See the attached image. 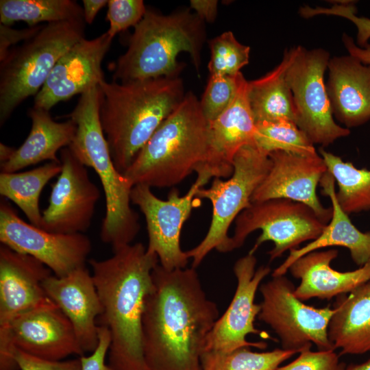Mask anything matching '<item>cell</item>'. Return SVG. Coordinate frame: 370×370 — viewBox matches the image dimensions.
Instances as JSON below:
<instances>
[{
	"mask_svg": "<svg viewBox=\"0 0 370 370\" xmlns=\"http://www.w3.org/2000/svg\"><path fill=\"white\" fill-rule=\"evenodd\" d=\"M143 317L147 370H201L207 337L219 318L196 269L168 270L158 263Z\"/></svg>",
	"mask_w": 370,
	"mask_h": 370,
	"instance_id": "obj_1",
	"label": "cell"
},
{
	"mask_svg": "<svg viewBox=\"0 0 370 370\" xmlns=\"http://www.w3.org/2000/svg\"><path fill=\"white\" fill-rule=\"evenodd\" d=\"M88 262L103 308L98 325L110 334L108 365L112 370H147L143 317L158 256L136 243L113 251L108 258Z\"/></svg>",
	"mask_w": 370,
	"mask_h": 370,
	"instance_id": "obj_2",
	"label": "cell"
},
{
	"mask_svg": "<svg viewBox=\"0 0 370 370\" xmlns=\"http://www.w3.org/2000/svg\"><path fill=\"white\" fill-rule=\"evenodd\" d=\"M99 121L112 160L124 173L161 123L184 98L178 77L99 85Z\"/></svg>",
	"mask_w": 370,
	"mask_h": 370,
	"instance_id": "obj_3",
	"label": "cell"
},
{
	"mask_svg": "<svg viewBox=\"0 0 370 370\" xmlns=\"http://www.w3.org/2000/svg\"><path fill=\"white\" fill-rule=\"evenodd\" d=\"M100 90L95 86L80 95L69 115L76 125V132L69 147L78 160L93 169L103 187L106 213L100 231L101 240L114 251L130 245L140 225L131 207L133 184L116 168L99 121Z\"/></svg>",
	"mask_w": 370,
	"mask_h": 370,
	"instance_id": "obj_4",
	"label": "cell"
},
{
	"mask_svg": "<svg viewBox=\"0 0 370 370\" xmlns=\"http://www.w3.org/2000/svg\"><path fill=\"white\" fill-rule=\"evenodd\" d=\"M208 125L199 101L191 92L161 123L123 175L133 186H173L204 160Z\"/></svg>",
	"mask_w": 370,
	"mask_h": 370,
	"instance_id": "obj_5",
	"label": "cell"
},
{
	"mask_svg": "<svg viewBox=\"0 0 370 370\" xmlns=\"http://www.w3.org/2000/svg\"><path fill=\"white\" fill-rule=\"evenodd\" d=\"M204 21L190 10L164 15L147 10L134 27L125 53L114 66V82L178 77L183 66L177 58L186 52L197 71L205 40Z\"/></svg>",
	"mask_w": 370,
	"mask_h": 370,
	"instance_id": "obj_6",
	"label": "cell"
},
{
	"mask_svg": "<svg viewBox=\"0 0 370 370\" xmlns=\"http://www.w3.org/2000/svg\"><path fill=\"white\" fill-rule=\"evenodd\" d=\"M85 21L49 23L10 49L0 61V124L27 98L36 96L59 59L84 38Z\"/></svg>",
	"mask_w": 370,
	"mask_h": 370,
	"instance_id": "obj_7",
	"label": "cell"
},
{
	"mask_svg": "<svg viewBox=\"0 0 370 370\" xmlns=\"http://www.w3.org/2000/svg\"><path fill=\"white\" fill-rule=\"evenodd\" d=\"M271 166L268 155L255 144L242 147L233 160L234 171L227 180L214 178L207 188H200L196 194L208 199L212 206L210 225L204 239L186 251L196 269L213 249L221 253L232 251L229 228L236 217L251 204V197L267 175Z\"/></svg>",
	"mask_w": 370,
	"mask_h": 370,
	"instance_id": "obj_8",
	"label": "cell"
},
{
	"mask_svg": "<svg viewBox=\"0 0 370 370\" xmlns=\"http://www.w3.org/2000/svg\"><path fill=\"white\" fill-rule=\"evenodd\" d=\"M286 77L292 91L295 123L314 145L326 147L348 136V128L337 124L326 90L324 75L330 59L322 49L302 46L288 49Z\"/></svg>",
	"mask_w": 370,
	"mask_h": 370,
	"instance_id": "obj_9",
	"label": "cell"
},
{
	"mask_svg": "<svg viewBox=\"0 0 370 370\" xmlns=\"http://www.w3.org/2000/svg\"><path fill=\"white\" fill-rule=\"evenodd\" d=\"M295 289L284 275L262 283L258 319L274 331L283 349L299 353L314 345L319 350H335L328 337L334 308L308 306L295 296Z\"/></svg>",
	"mask_w": 370,
	"mask_h": 370,
	"instance_id": "obj_10",
	"label": "cell"
},
{
	"mask_svg": "<svg viewBox=\"0 0 370 370\" xmlns=\"http://www.w3.org/2000/svg\"><path fill=\"white\" fill-rule=\"evenodd\" d=\"M234 221L232 251L241 247L251 232L260 230L249 254H254L262 243L271 241L274 247L268 252L270 262L306 241H314L326 225L308 206L282 198L251 202Z\"/></svg>",
	"mask_w": 370,
	"mask_h": 370,
	"instance_id": "obj_11",
	"label": "cell"
},
{
	"mask_svg": "<svg viewBox=\"0 0 370 370\" xmlns=\"http://www.w3.org/2000/svg\"><path fill=\"white\" fill-rule=\"evenodd\" d=\"M14 348L49 360L84 353L71 323L56 304L17 315L0 327V367L16 364Z\"/></svg>",
	"mask_w": 370,
	"mask_h": 370,
	"instance_id": "obj_12",
	"label": "cell"
},
{
	"mask_svg": "<svg viewBox=\"0 0 370 370\" xmlns=\"http://www.w3.org/2000/svg\"><path fill=\"white\" fill-rule=\"evenodd\" d=\"M0 241L35 258L58 277L86 267L92 250L91 241L84 233H52L27 223L5 199L0 202Z\"/></svg>",
	"mask_w": 370,
	"mask_h": 370,
	"instance_id": "obj_13",
	"label": "cell"
},
{
	"mask_svg": "<svg viewBox=\"0 0 370 370\" xmlns=\"http://www.w3.org/2000/svg\"><path fill=\"white\" fill-rule=\"evenodd\" d=\"M200 188L203 187L195 182L184 195L174 188L166 199L158 198L144 184L135 185L132 189L131 202L139 208L146 221L147 249L156 254L160 264L168 270L184 269L188 264L189 258L181 248L180 235L192 209L201 204L196 197Z\"/></svg>",
	"mask_w": 370,
	"mask_h": 370,
	"instance_id": "obj_14",
	"label": "cell"
},
{
	"mask_svg": "<svg viewBox=\"0 0 370 370\" xmlns=\"http://www.w3.org/2000/svg\"><path fill=\"white\" fill-rule=\"evenodd\" d=\"M256 263L254 254L249 253L235 262L233 267L237 280L235 293L227 310L208 334L204 352H227L244 347L263 350L267 347L266 342L247 340L249 334L271 338L267 332L254 326L260 310V304L254 302L256 293L263 279L271 271L269 266H260L256 269Z\"/></svg>",
	"mask_w": 370,
	"mask_h": 370,
	"instance_id": "obj_15",
	"label": "cell"
},
{
	"mask_svg": "<svg viewBox=\"0 0 370 370\" xmlns=\"http://www.w3.org/2000/svg\"><path fill=\"white\" fill-rule=\"evenodd\" d=\"M60 160L62 171L51 186L40 228L57 234L84 233L91 225L100 190L69 147L60 150Z\"/></svg>",
	"mask_w": 370,
	"mask_h": 370,
	"instance_id": "obj_16",
	"label": "cell"
},
{
	"mask_svg": "<svg viewBox=\"0 0 370 370\" xmlns=\"http://www.w3.org/2000/svg\"><path fill=\"white\" fill-rule=\"evenodd\" d=\"M270 169L254 191L251 202L271 199H288L310 207L325 224L332 216V208H325L317 195V187L327 166L321 156L298 154L284 151L270 153Z\"/></svg>",
	"mask_w": 370,
	"mask_h": 370,
	"instance_id": "obj_17",
	"label": "cell"
},
{
	"mask_svg": "<svg viewBox=\"0 0 370 370\" xmlns=\"http://www.w3.org/2000/svg\"><path fill=\"white\" fill-rule=\"evenodd\" d=\"M112 40L105 32L73 45L56 64L35 96L33 107L49 111L57 103L99 86L104 80L102 62Z\"/></svg>",
	"mask_w": 370,
	"mask_h": 370,
	"instance_id": "obj_18",
	"label": "cell"
},
{
	"mask_svg": "<svg viewBox=\"0 0 370 370\" xmlns=\"http://www.w3.org/2000/svg\"><path fill=\"white\" fill-rule=\"evenodd\" d=\"M247 82L243 78L232 103L209 122L207 153L195 171V181L202 186L211 178L230 177L235 155L244 146L255 144L256 124L248 102Z\"/></svg>",
	"mask_w": 370,
	"mask_h": 370,
	"instance_id": "obj_19",
	"label": "cell"
},
{
	"mask_svg": "<svg viewBox=\"0 0 370 370\" xmlns=\"http://www.w3.org/2000/svg\"><path fill=\"white\" fill-rule=\"evenodd\" d=\"M51 271L35 258L0 246V327L14 317L55 304L47 295L43 281Z\"/></svg>",
	"mask_w": 370,
	"mask_h": 370,
	"instance_id": "obj_20",
	"label": "cell"
},
{
	"mask_svg": "<svg viewBox=\"0 0 370 370\" xmlns=\"http://www.w3.org/2000/svg\"><path fill=\"white\" fill-rule=\"evenodd\" d=\"M42 287L71 323L84 352H92L99 343L97 320L103 308L92 273L84 267L63 277L51 274Z\"/></svg>",
	"mask_w": 370,
	"mask_h": 370,
	"instance_id": "obj_21",
	"label": "cell"
},
{
	"mask_svg": "<svg viewBox=\"0 0 370 370\" xmlns=\"http://www.w3.org/2000/svg\"><path fill=\"white\" fill-rule=\"evenodd\" d=\"M325 83L333 115L346 128L370 120V66L352 56L330 58Z\"/></svg>",
	"mask_w": 370,
	"mask_h": 370,
	"instance_id": "obj_22",
	"label": "cell"
},
{
	"mask_svg": "<svg viewBox=\"0 0 370 370\" xmlns=\"http://www.w3.org/2000/svg\"><path fill=\"white\" fill-rule=\"evenodd\" d=\"M336 249L317 250L301 256L289 267L291 275L300 280L295 295L301 301L312 298L330 300L347 294L370 280V261L356 270L338 271L331 262L338 256Z\"/></svg>",
	"mask_w": 370,
	"mask_h": 370,
	"instance_id": "obj_23",
	"label": "cell"
},
{
	"mask_svg": "<svg viewBox=\"0 0 370 370\" xmlns=\"http://www.w3.org/2000/svg\"><path fill=\"white\" fill-rule=\"evenodd\" d=\"M334 182L332 175L327 171L319 183L322 193L327 195L332 203L330 221L316 239L301 248L291 250L284 261L273 271L271 276L284 275L298 258L310 252L332 246L347 248L353 261L359 267L370 261V232L360 231L341 208L336 199Z\"/></svg>",
	"mask_w": 370,
	"mask_h": 370,
	"instance_id": "obj_24",
	"label": "cell"
},
{
	"mask_svg": "<svg viewBox=\"0 0 370 370\" xmlns=\"http://www.w3.org/2000/svg\"><path fill=\"white\" fill-rule=\"evenodd\" d=\"M32 121L30 132L12 156L1 164L2 173H15L40 162H60L58 151L72 143L76 125L71 119L56 122L49 111L33 107L28 112Z\"/></svg>",
	"mask_w": 370,
	"mask_h": 370,
	"instance_id": "obj_25",
	"label": "cell"
},
{
	"mask_svg": "<svg viewBox=\"0 0 370 370\" xmlns=\"http://www.w3.org/2000/svg\"><path fill=\"white\" fill-rule=\"evenodd\" d=\"M328 337L341 354L370 352V280L336 297Z\"/></svg>",
	"mask_w": 370,
	"mask_h": 370,
	"instance_id": "obj_26",
	"label": "cell"
},
{
	"mask_svg": "<svg viewBox=\"0 0 370 370\" xmlns=\"http://www.w3.org/2000/svg\"><path fill=\"white\" fill-rule=\"evenodd\" d=\"M289 58V51L286 50L282 61L273 70L247 82V99L256 124L281 119L295 123L293 94L286 77Z\"/></svg>",
	"mask_w": 370,
	"mask_h": 370,
	"instance_id": "obj_27",
	"label": "cell"
},
{
	"mask_svg": "<svg viewBox=\"0 0 370 370\" xmlns=\"http://www.w3.org/2000/svg\"><path fill=\"white\" fill-rule=\"evenodd\" d=\"M62 171L61 162H49L37 168L0 174V195L14 202L29 223L41 227L42 213L39 199L45 185Z\"/></svg>",
	"mask_w": 370,
	"mask_h": 370,
	"instance_id": "obj_28",
	"label": "cell"
},
{
	"mask_svg": "<svg viewBox=\"0 0 370 370\" xmlns=\"http://www.w3.org/2000/svg\"><path fill=\"white\" fill-rule=\"evenodd\" d=\"M84 21L83 8L73 0H1V24L18 21L29 27L62 21Z\"/></svg>",
	"mask_w": 370,
	"mask_h": 370,
	"instance_id": "obj_29",
	"label": "cell"
},
{
	"mask_svg": "<svg viewBox=\"0 0 370 370\" xmlns=\"http://www.w3.org/2000/svg\"><path fill=\"white\" fill-rule=\"evenodd\" d=\"M328 171L338 185L336 196L338 202L348 215L370 210V171L358 169L339 156L319 149Z\"/></svg>",
	"mask_w": 370,
	"mask_h": 370,
	"instance_id": "obj_30",
	"label": "cell"
},
{
	"mask_svg": "<svg viewBox=\"0 0 370 370\" xmlns=\"http://www.w3.org/2000/svg\"><path fill=\"white\" fill-rule=\"evenodd\" d=\"M295 354L283 349L257 352L248 347L227 352L206 351L201 356V370H277Z\"/></svg>",
	"mask_w": 370,
	"mask_h": 370,
	"instance_id": "obj_31",
	"label": "cell"
},
{
	"mask_svg": "<svg viewBox=\"0 0 370 370\" xmlns=\"http://www.w3.org/2000/svg\"><path fill=\"white\" fill-rule=\"evenodd\" d=\"M256 146L264 153L275 151L310 155L317 153L314 144L296 123L281 119L256 123Z\"/></svg>",
	"mask_w": 370,
	"mask_h": 370,
	"instance_id": "obj_32",
	"label": "cell"
},
{
	"mask_svg": "<svg viewBox=\"0 0 370 370\" xmlns=\"http://www.w3.org/2000/svg\"><path fill=\"white\" fill-rule=\"evenodd\" d=\"M210 75L234 76L249 63L250 47L239 42L230 31L209 41Z\"/></svg>",
	"mask_w": 370,
	"mask_h": 370,
	"instance_id": "obj_33",
	"label": "cell"
},
{
	"mask_svg": "<svg viewBox=\"0 0 370 370\" xmlns=\"http://www.w3.org/2000/svg\"><path fill=\"white\" fill-rule=\"evenodd\" d=\"M244 77L236 75H210L199 101L201 110L208 122L216 119L232 103Z\"/></svg>",
	"mask_w": 370,
	"mask_h": 370,
	"instance_id": "obj_34",
	"label": "cell"
},
{
	"mask_svg": "<svg viewBox=\"0 0 370 370\" xmlns=\"http://www.w3.org/2000/svg\"><path fill=\"white\" fill-rule=\"evenodd\" d=\"M106 18L110 23L106 32L111 38L131 27H135L147 12L142 0H108Z\"/></svg>",
	"mask_w": 370,
	"mask_h": 370,
	"instance_id": "obj_35",
	"label": "cell"
},
{
	"mask_svg": "<svg viewBox=\"0 0 370 370\" xmlns=\"http://www.w3.org/2000/svg\"><path fill=\"white\" fill-rule=\"evenodd\" d=\"M356 8L353 3L347 5L335 4L331 8H310L304 6L300 8L299 13L304 18L317 15H333L345 18L352 21L357 29V45L363 47L370 39V18L360 17L355 14Z\"/></svg>",
	"mask_w": 370,
	"mask_h": 370,
	"instance_id": "obj_36",
	"label": "cell"
},
{
	"mask_svg": "<svg viewBox=\"0 0 370 370\" xmlns=\"http://www.w3.org/2000/svg\"><path fill=\"white\" fill-rule=\"evenodd\" d=\"M310 349L301 351L294 360L277 370H346V365L340 361L335 350Z\"/></svg>",
	"mask_w": 370,
	"mask_h": 370,
	"instance_id": "obj_37",
	"label": "cell"
},
{
	"mask_svg": "<svg viewBox=\"0 0 370 370\" xmlns=\"http://www.w3.org/2000/svg\"><path fill=\"white\" fill-rule=\"evenodd\" d=\"M13 356L20 370H82L80 358L67 360L40 358L14 348Z\"/></svg>",
	"mask_w": 370,
	"mask_h": 370,
	"instance_id": "obj_38",
	"label": "cell"
},
{
	"mask_svg": "<svg viewBox=\"0 0 370 370\" xmlns=\"http://www.w3.org/2000/svg\"><path fill=\"white\" fill-rule=\"evenodd\" d=\"M99 326V343L96 349L88 356H79L82 370H112L106 359L108 354L110 345V334L108 329Z\"/></svg>",
	"mask_w": 370,
	"mask_h": 370,
	"instance_id": "obj_39",
	"label": "cell"
},
{
	"mask_svg": "<svg viewBox=\"0 0 370 370\" xmlns=\"http://www.w3.org/2000/svg\"><path fill=\"white\" fill-rule=\"evenodd\" d=\"M43 27L37 25L29 27L25 29H16L10 26L0 25V61L6 56L10 49L15 47L16 44L23 41V42L34 37Z\"/></svg>",
	"mask_w": 370,
	"mask_h": 370,
	"instance_id": "obj_40",
	"label": "cell"
},
{
	"mask_svg": "<svg viewBox=\"0 0 370 370\" xmlns=\"http://www.w3.org/2000/svg\"><path fill=\"white\" fill-rule=\"evenodd\" d=\"M190 8L203 21L213 22L217 16V0H190Z\"/></svg>",
	"mask_w": 370,
	"mask_h": 370,
	"instance_id": "obj_41",
	"label": "cell"
},
{
	"mask_svg": "<svg viewBox=\"0 0 370 370\" xmlns=\"http://www.w3.org/2000/svg\"><path fill=\"white\" fill-rule=\"evenodd\" d=\"M342 40L349 55L357 58L363 64L370 66V45L367 44L365 47H360L356 45L352 37L346 34H343Z\"/></svg>",
	"mask_w": 370,
	"mask_h": 370,
	"instance_id": "obj_42",
	"label": "cell"
},
{
	"mask_svg": "<svg viewBox=\"0 0 370 370\" xmlns=\"http://www.w3.org/2000/svg\"><path fill=\"white\" fill-rule=\"evenodd\" d=\"M107 0H83V12L84 21L91 24L98 12L108 4Z\"/></svg>",
	"mask_w": 370,
	"mask_h": 370,
	"instance_id": "obj_43",
	"label": "cell"
},
{
	"mask_svg": "<svg viewBox=\"0 0 370 370\" xmlns=\"http://www.w3.org/2000/svg\"><path fill=\"white\" fill-rule=\"evenodd\" d=\"M16 149L1 143L0 144V162L8 161L13 155Z\"/></svg>",
	"mask_w": 370,
	"mask_h": 370,
	"instance_id": "obj_44",
	"label": "cell"
},
{
	"mask_svg": "<svg viewBox=\"0 0 370 370\" xmlns=\"http://www.w3.org/2000/svg\"><path fill=\"white\" fill-rule=\"evenodd\" d=\"M346 370H370V358L362 363L349 365Z\"/></svg>",
	"mask_w": 370,
	"mask_h": 370,
	"instance_id": "obj_45",
	"label": "cell"
},
{
	"mask_svg": "<svg viewBox=\"0 0 370 370\" xmlns=\"http://www.w3.org/2000/svg\"><path fill=\"white\" fill-rule=\"evenodd\" d=\"M0 370H20L19 368H9V369H3Z\"/></svg>",
	"mask_w": 370,
	"mask_h": 370,
	"instance_id": "obj_46",
	"label": "cell"
}]
</instances>
